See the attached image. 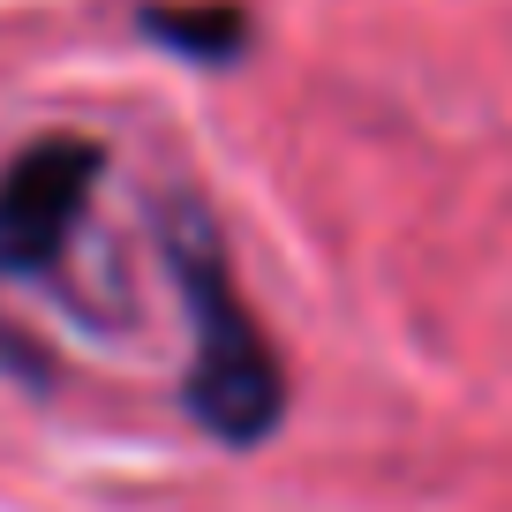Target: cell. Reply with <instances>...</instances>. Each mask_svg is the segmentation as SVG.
I'll use <instances>...</instances> for the list:
<instances>
[{"label":"cell","mask_w":512,"mask_h":512,"mask_svg":"<svg viewBox=\"0 0 512 512\" xmlns=\"http://www.w3.org/2000/svg\"><path fill=\"white\" fill-rule=\"evenodd\" d=\"M174 272H181V294H189V317H196L189 415L211 437H226V445L272 437L279 407H287V377H279L272 339L256 332V317L241 309V294H234V279H226L204 226H181L174 234Z\"/></svg>","instance_id":"cell-1"},{"label":"cell","mask_w":512,"mask_h":512,"mask_svg":"<svg viewBox=\"0 0 512 512\" xmlns=\"http://www.w3.org/2000/svg\"><path fill=\"white\" fill-rule=\"evenodd\" d=\"M98 189V144L46 136L0 166V272H46Z\"/></svg>","instance_id":"cell-2"}]
</instances>
